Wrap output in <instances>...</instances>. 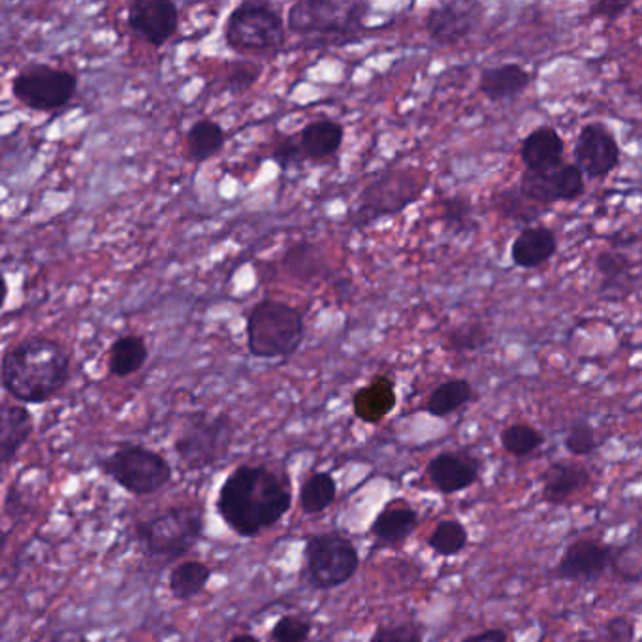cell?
Returning a JSON list of instances; mask_svg holds the SVG:
<instances>
[{"label": "cell", "instance_id": "obj_1", "mask_svg": "<svg viewBox=\"0 0 642 642\" xmlns=\"http://www.w3.org/2000/svg\"><path fill=\"white\" fill-rule=\"evenodd\" d=\"M217 513L240 538H259L291 511L289 477L265 465H238L217 494Z\"/></svg>", "mask_w": 642, "mask_h": 642}, {"label": "cell", "instance_id": "obj_2", "mask_svg": "<svg viewBox=\"0 0 642 642\" xmlns=\"http://www.w3.org/2000/svg\"><path fill=\"white\" fill-rule=\"evenodd\" d=\"M72 360L62 343L31 335L8 347L2 354V389L19 403L50 402L70 381Z\"/></svg>", "mask_w": 642, "mask_h": 642}, {"label": "cell", "instance_id": "obj_3", "mask_svg": "<svg viewBox=\"0 0 642 642\" xmlns=\"http://www.w3.org/2000/svg\"><path fill=\"white\" fill-rule=\"evenodd\" d=\"M370 12L362 0H300L289 8L287 29L313 48H340L359 42Z\"/></svg>", "mask_w": 642, "mask_h": 642}, {"label": "cell", "instance_id": "obj_4", "mask_svg": "<svg viewBox=\"0 0 642 642\" xmlns=\"http://www.w3.org/2000/svg\"><path fill=\"white\" fill-rule=\"evenodd\" d=\"M245 332L254 359H289L302 345L305 321L291 303L264 298L249 311Z\"/></svg>", "mask_w": 642, "mask_h": 642}, {"label": "cell", "instance_id": "obj_5", "mask_svg": "<svg viewBox=\"0 0 642 642\" xmlns=\"http://www.w3.org/2000/svg\"><path fill=\"white\" fill-rule=\"evenodd\" d=\"M204 530V511L200 506L175 505L153 519L137 522L134 539L148 556L175 562L200 543Z\"/></svg>", "mask_w": 642, "mask_h": 642}, {"label": "cell", "instance_id": "obj_6", "mask_svg": "<svg viewBox=\"0 0 642 642\" xmlns=\"http://www.w3.org/2000/svg\"><path fill=\"white\" fill-rule=\"evenodd\" d=\"M430 185V178L422 170L413 168H392L378 175L365 185L360 194L359 204L349 215L354 229H368L384 217L400 215L409 205L419 202Z\"/></svg>", "mask_w": 642, "mask_h": 642}, {"label": "cell", "instance_id": "obj_7", "mask_svg": "<svg viewBox=\"0 0 642 642\" xmlns=\"http://www.w3.org/2000/svg\"><path fill=\"white\" fill-rule=\"evenodd\" d=\"M359 568V549L340 531L313 533L303 543L302 579L317 592L343 586Z\"/></svg>", "mask_w": 642, "mask_h": 642}, {"label": "cell", "instance_id": "obj_8", "mask_svg": "<svg viewBox=\"0 0 642 642\" xmlns=\"http://www.w3.org/2000/svg\"><path fill=\"white\" fill-rule=\"evenodd\" d=\"M234 422L229 414L194 413L185 420L173 451L189 471L213 468L234 443Z\"/></svg>", "mask_w": 642, "mask_h": 642}, {"label": "cell", "instance_id": "obj_9", "mask_svg": "<svg viewBox=\"0 0 642 642\" xmlns=\"http://www.w3.org/2000/svg\"><path fill=\"white\" fill-rule=\"evenodd\" d=\"M287 23L278 8L268 2L245 0L230 12L224 26V42L240 53H265L287 42Z\"/></svg>", "mask_w": 642, "mask_h": 642}, {"label": "cell", "instance_id": "obj_10", "mask_svg": "<svg viewBox=\"0 0 642 642\" xmlns=\"http://www.w3.org/2000/svg\"><path fill=\"white\" fill-rule=\"evenodd\" d=\"M100 470L132 495H149L172 481L167 458L142 445H123L100 462Z\"/></svg>", "mask_w": 642, "mask_h": 642}, {"label": "cell", "instance_id": "obj_11", "mask_svg": "<svg viewBox=\"0 0 642 642\" xmlns=\"http://www.w3.org/2000/svg\"><path fill=\"white\" fill-rule=\"evenodd\" d=\"M80 78L70 70L56 69L46 62H31L13 76V99L32 112H57L69 106L78 93Z\"/></svg>", "mask_w": 642, "mask_h": 642}, {"label": "cell", "instance_id": "obj_12", "mask_svg": "<svg viewBox=\"0 0 642 642\" xmlns=\"http://www.w3.org/2000/svg\"><path fill=\"white\" fill-rule=\"evenodd\" d=\"M573 159L584 178L605 180L620 167L622 148L609 124L590 121L574 140Z\"/></svg>", "mask_w": 642, "mask_h": 642}, {"label": "cell", "instance_id": "obj_13", "mask_svg": "<svg viewBox=\"0 0 642 642\" xmlns=\"http://www.w3.org/2000/svg\"><path fill=\"white\" fill-rule=\"evenodd\" d=\"M486 13L482 2H443L433 7L424 18V31L433 43L441 48H452L475 34Z\"/></svg>", "mask_w": 642, "mask_h": 642}, {"label": "cell", "instance_id": "obj_14", "mask_svg": "<svg viewBox=\"0 0 642 642\" xmlns=\"http://www.w3.org/2000/svg\"><path fill=\"white\" fill-rule=\"evenodd\" d=\"M519 189L535 205L574 202L586 192V178L576 164H562L546 172H528L520 175Z\"/></svg>", "mask_w": 642, "mask_h": 642}, {"label": "cell", "instance_id": "obj_15", "mask_svg": "<svg viewBox=\"0 0 642 642\" xmlns=\"http://www.w3.org/2000/svg\"><path fill=\"white\" fill-rule=\"evenodd\" d=\"M616 563V550L598 539H576L563 550L554 574L558 579L592 584Z\"/></svg>", "mask_w": 642, "mask_h": 642}, {"label": "cell", "instance_id": "obj_16", "mask_svg": "<svg viewBox=\"0 0 642 642\" xmlns=\"http://www.w3.org/2000/svg\"><path fill=\"white\" fill-rule=\"evenodd\" d=\"M127 26L159 50L180 29V7L172 0H134L127 12Z\"/></svg>", "mask_w": 642, "mask_h": 642}, {"label": "cell", "instance_id": "obj_17", "mask_svg": "<svg viewBox=\"0 0 642 642\" xmlns=\"http://www.w3.org/2000/svg\"><path fill=\"white\" fill-rule=\"evenodd\" d=\"M481 460L468 451L439 452L427 465L428 481L441 494H460L481 479Z\"/></svg>", "mask_w": 642, "mask_h": 642}, {"label": "cell", "instance_id": "obj_18", "mask_svg": "<svg viewBox=\"0 0 642 642\" xmlns=\"http://www.w3.org/2000/svg\"><path fill=\"white\" fill-rule=\"evenodd\" d=\"M519 153L528 172H546L565 164V140L554 127L543 124L522 140Z\"/></svg>", "mask_w": 642, "mask_h": 642}, {"label": "cell", "instance_id": "obj_19", "mask_svg": "<svg viewBox=\"0 0 642 642\" xmlns=\"http://www.w3.org/2000/svg\"><path fill=\"white\" fill-rule=\"evenodd\" d=\"M558 253V235L543 224L520 230L511 243V260L520 270H538Z\"/></svg>", "mask_w": 642, "mask_h": 642}, {"label": "cell", "instance_id": "obj_20", "mask_svg": "<svg viewBox=\"0 0 642 642\" xmlns=\"http://www.w3.org/2000/svg\"><path fill=\"white\" fill-rule=\"evenodd\" d=\"M541 482H543L541 494H543L544 503L563 505L590 486L592 473L582 463L554 462L546 468Z\"/></svg>", "mask_w": 642, "mask_h": 642}, {"label": "cell", "instance_id": "obj_21", "mask_svg": "<svg viewBox=\"0 0 642 642\" xmlns=\"http://www.w3.org/2000/svg\"><path fill=\"white\" fill-rule=\"evenodd\" d=\"M533 83V76L516 62H505L498 67H490L481 72L479 78V91L490 102H506L519 99Z\"/></svg>", "mask_w": 642, "mask_h": 642}, {"label": "cell", "instance_id": "obj_22", "mask_svg": "<svg viewBox=\"0 0 642 642\" xmlns=\"http://www.w3.org/2000/svg\"><path fill=\"white\" fill-rule=\"evenodd\" d=\"M34 430L29 409L18 403H2L0 411V462L7 468L27 445Z\"/></svg>", "mask_w": 642, "mask_h": 642}, {"label": "cell", "instance_id": "obj_23", "mask_svg": "<svg viewBox=\"0 0 642 642\" xmlns=\"http://www.w3.org/2000/svg\"><path fill=\"white\" fill-rule=\"evenodd\" d=\"M398 403L395 384L389 375H375L370 383L354 392L352 409L362 422L378 424L394 411Z\"/></svg>", "mask_w": 642, "mask_h": 642}, {"label": "cell", "instance_id": "obj_24", "mask_svg": "<svg viewBox=\"0 0 642 642\" xmlns=\"http://www.w3.org/2000/svg\"><path fill=\"white\" fill-rule=\"evenodd\" d=\"M298 138L308 161H324L340 151L345 129L334 119H315L298 132Z\"/></svg>", "mask_w": 642, "mask_h": 642}, {"label": "cell", "instance_id": "obj_25", "mask_svg": "<svg viewBox=\"0 0 642 642\" xmlns=\"http://www.w3.org/2000/svg\"><path fill=\"white\" fill-rule=\"evenodd\" d=\"M417 528H419V513L413 506L405 505V503L402 505L390 503V506L383 509L378 514V519L373 520L371 535L381 544L394 546V544L408 541Z\"/></svg>", "mask_w": 642, "mask_h": 642}, {"label": "cell", "instance_id": "obj_26", "mask_svg": "<svg viewBox=\"0 0 642 642\" xmlns=\"http://www.w3.org/2000/svg\"><path fill=\"white\" fill-rule=\"evenodd\" d=\"M148 359V343L142 335H119L108 351V371L113 378H130L142 370Z\"/></svg>", "mask_w": 642, "mask_h": 642}, {"label": "cell", "instance_id": "obj_27", "mask_svg": "<svg viewBox=\"0 0 642 642\" xmlns=\"http://www.w3.org/2000/svg\"><path fill=\"white\" fill-rule=\"evenodd\" d=\"M473 387L465 379H449L438 384L428 395L424 411L432 414L435 419H445L451 414L458 413L460 409L465 408L473 400Z\"/></svg>", "mask_w": 642, "mask_h": 642}, {"label": "cell", "instance_id": "obj_28", "mask_svg": "<svg viewBox=\"0 0 642 642\" xmlns=\"http://www.w3.org/2000/svg\"><path fill=\"white\" fill-rule=\"evenodd\" d=\"M187 153L192 162L210 161L211 157L221 153L227 143V134L221 124L213 119H200L187 132Z\"/></svg>", "mask_w": 642, "mask_h": 642}, {"label": "cell", "instance_id": "obj_29", "mask_svg": "<svg viewBox=\"0 0 642 642\" xmlns=\"http://www.w3.org/2000/svg\"><path fill=\"white\" fill-rule=\"evenodd\" d=\"M338 498V482L330 471H313L311 475L302 482L300 489V509L303 514H321L334 505Z\"/></svg>", "mask_w": 642, "mask_h": 642}, {"label": "cell", "instance_id": "obj_30", "mask_svg": "<svg viewBox=\"0 0 642 642\" xmlns=\"http://www.w3.org/2000/svg\"><path fill=\"white\" fill-rule=\"evenodd\" d=\"M211 579L210 565L198 560L181 562L172 569L168 576V588L173 595V600L191 601L204 592Z\"/></svg>", "mask_w": 642, "mask_h": 642}, {"label": "cell", "instance_id": "obj_31", "mask_svg": "<svg viewBox=\"0 0 642 642\" xmlns=\"http://www.w3.org/2000/svg\"><path fill=\"white\" fill-rule=\"evenodd\" d=\"M470 543V533L465 525L457 519L441 520L432 535L428 538V546L443 558L460 556Z\"/></svg>", "mask_w": 642, "mask_h": 642}, {"label": "cell", "instance_id": "obj_32", "mask_svg": "<svg viewBox=\"0 0 642 642\" xmlns=\"http://www.w3.org/2000/svg\"><path fill=\"white\" fill-rule=\"evenodd\" d=\"M500 441L506 454L513 458H528L544 445V435L535 427L516 422L501 432Z\"/></svg>", "mask_w": 642, "mask_h": 642}, {"label": "cell", "instance_id": "obj_33", "mask_svg": "<svg viewBox=\"0 0 642 642\" xmlns=\"http://www.w3.org/2000/svg\"><path fill=\"white\" fill-rule=\"evenodd\" d=\"M603 289H624L631 279V262L625 254L603 251L593 260Z\"/></svg>", "mask_w": 642, "mask_h": 642}, {"label": "cell", "instance_id": "obj_34", "mask_svg": "<svg viewBox=\"0 0 642 642\" xmlns=\"http://www.w3.org/2000/svg\"><path fill=\"white\" fill-rule=\"evenodd\" d=\"M490 343V332L481 322H468L460 327L452 328L447 335V351L457 354H471V352L482 351Z\"/></svg>", "mask_w": 642, "mask_h": 642}, {"label": "cell", "instance_id": "obj_35", "mask_svg": "<svg viewBox=\"0 0 642 642\" xmlns=\"http://www.w3.org/2000/svg\"><path fill=\"white\" fill-rule=\"evenodd\" d=\"M441 217H443L447 229L454 230L457 234L471 232L475 227L473 204H471L470 198L462 197V194H454V197L443 200Z\"/></svg>", "mask_w": 642, "mask_h": 642}, {"label": "cell", "instance_id": "obj_36", "mask_svg": "<svg viewBox=\"0 0 642 642\" xmlns=\"http://www.w3.org/2000/svg\"><path fill=\"white\" fill-rule=\"evenodd\" d=\"M563 447L565 451L574 458L592 457L593 452L598 451V433L593 430L592 424H588L584 420L574 422L573 427H569L563 438Z\"/></svg>", "mask_w": 642, "mask_h": 642}, {"label": "cell", "instance_id": "obj_37", "mask_svg": "<svg viewBox=\"0 0 642 642\" xmlns=\"http://www.w3.org/2000/svg\"><path fill=\"white\" fill-rule=\"evenodd\" d=\"M262 67L253 61H232L227 64L224 87L232 94L245 93L259 81Z\"/></svg>", "mask_w": 642, "mask_h": 642}, {"label": "cell", "instance_id": "obj_38", "mask_svg": "<svg viewBox=\"0 0 642 642\" xmlns=\"http://www.w3.org/2000/svg\"><path fill=\"white\" fill-rule=\"evenodd\" d=\"M311 631H313V624L309 620L287 614V616L279 618L270 636L273 642H308Z\"/></svg>", "mask_w": 642, "mask_h": 642}, {"label": "cell", "instance_id": "obj_39", "mask_svg": "<svg viewBox=\"0 0 642 642\" xmlns=\"http://www.w3.org/2000/svg\"><path fill=\"white\" fill-rule=\"evenodd\" d=\"M270 159H272L281 170H291V168L300 167L303 161H308L305 154H303L298 134H287V137L278 138L272 146Z\"/></svg>", "mask_w": 642, "mask_h": 642}, {"label": "cell", "instance_id": "obj_40", "mask_svg": "<svg viewBox=\"0 0 642 642\" xmlns=\"http://www.w3.org/2000/svg\"><path fill=\"white\" fill-rule=\"evenodd\" d=\"M370 642H424V636L419 625L400 622V624L381 625L371 635Z\"/></svg>", "mask_w": 642, "mask_h": 642}, {"label": "cell", "instance_id": "obj_41", "mask_svg": "<svg viewBox=\"0 0 642 642\" xmlns=\"http://www.w3.org/2000/svg\"><path fill=\"white\" fill-rule=\"evenodd\" d=\"M606 642L635 641V624L628 616H614L603 625Z\"/></svg>", "mask_w": 642, "mask_h": 642}, {"label": "cell", "instance_id": "obj_42", "mask_svg": "<svg viewBox=\"0 0 642 642\" xmlns=\"http://www.w3.org/2000/svg\"><path fill=\"white\" fill-rule=\"evenodd\" d=\"M633 7V2H622V0H601V2H595L588 10V16L595 19H609V21H614V19L622 18L630 8Z\"/></svg>", "mask_w": 642, "mask_h": 642}, {"label": "cell", "instance_id": "obj_43", "mask_svg": "<svg viewBox=\"0 0 642 642\" xmlns=\"http://www.w3.org/2000/svg\"><path fill=\"white\" fill-rule=\"evenodd\" d=\"M462 642H513L511 636L506 635L505 631L500 628H492V630H484L481 633H473V635L465 636Z\"/></svg>", "mask_w": 642, "mask_h": 642}, {"label": "cell", "instance_id": "obj_44", "mask_svg": "<svg viewBox=\"0 0 642 642\" xmlns=\"http://www.w3.org/2000/svg\"><path fill=\"white\" fill-rule=\"evenodd\" d=\"M50 642H91L86 635L81 633H74V631H69V633H57V635L51 636Z\"/></svg>", "mask_w": 642, "mask_h": 642}, {"label": "cell", "instance_id": "obj_45", "mask_svg": "<svg viewBox=\"0 0 642 642\" xmlns=\"http://www.w3.org/2000/svg\"><path fill=\"white\" fill-rule=\"evenodd\" d=\"M229 642H260V639L251 633H240V635L232 636Z\"/></svg>", "mask_w": 642, "mask_h": 642}, {"label": "cell", "instance_id": "obj_46", "mask_svg": "<svg viewBox=\"0 0 642 642\" xmlns=\"http://www.w3.org/2000/svg\"><path fill=\"white\" fill-rule=\"evenodd\" d=\"M568 642H595V641H592V639H574V641H568Z\"/></svg>", "mask_w": 642, "mask_h": 642}]
</instances>
